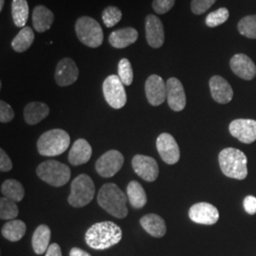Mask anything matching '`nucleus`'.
Masks as SVG:
<instances>
[{
    "instance_id": "f257e3e1",
    "label": "nucleus",
    "mask_w": 256,
    "mask_h": 256,
    "mask_svg": "<svg viewBox=\"0 0 256 256\" xmlns=\"http://www.w3.org/2000/svg\"><path fill=\"white\" fill-rule=\"evenodd\" d=\"M122 238V232L117 224L111 221L98 222L86 232V244L94 250H102L117 245Z\"/></svg>"
},
{
    "instance_id": "f03ea898",
    "label": "nucleus",
    "mask_w": 256,
    "mask_h": 256,
    "mask_svg": "<svg viewBox=\"0 0 256 256\" xmlns=\"http://www.w3.org/2000/svg\"><path fill=\"white\" fill-rule=\"evenodd\" d=\"M98 204L112 216L124 218L128 214L126 194L115 183L102 185L97 196Z\"/></svg>"
},
{
    "instance_id": "7ed1b4c3",
    "label": "nucleus",
    "mask_w": 256,
    "mask_h": 256,
    "mask_svg": "<svg viewBox=\"0 0 256 256\" xmlns=\"http://www.w3.org/2000/svg\"><path fill=\"white\" fill-rule=\"evenodd\" d=\"M220 169L226 176L236 180H245L248 176L246 155L236 148H225L218 156Z\"/></svg>"
},
{
    "instance_id": "20e7f679",
    "label": "nucleus",
    "mask_w": 256,
    "mask_h": 256,
    "mask_svg": "<svg viewBox=\"0 0 256 256\" xmlns=\"http://www.w3.org/2000/svg\"><path fill=\"white\" fill-rule=\"evenodd\" d=\"M70 137L63 129H52L42 134L37 140L38 153L44 156H56L66 151Z\"/></svg>"
},
{
    "instance_id": "39448f33",
    "label": "nucleus",
    "mask_w": 256,
    "mask_h": 256,
    "mask_svg": "<svg viewBox=\"0 0 256 256\" xmlns=\"http://www.w3.org/2000/svg\"><path fill=\"white\" fill-rule=\"evenodd\" d=\"M36 174L40 180L54 187H61L68 182L72 172L68 165L55 160H50L38 165Z\"/></svg>"
},
{
    "instance_id": "423d86ee",
    "label": "nucleus",
    "mask_w": 256,
    "mask_h": 256,
    "mask_svg": "<svg viewBox=\"0 0 256 256\" xmlns=\"http://www.w3.org/2000/svg\"><path fill=\"white\" fill-rule=\"evenodd\" d=\"M77 38L84 46L98 48L104 41V32L99 22L90 16H81L75 23Z\"/></svg>"
},
{
    "instance_id": "0eeeda50",
    "label": "nucleus",
    "mask_w": 256,
    "mask_h": 256,
    "mask_svg": "<svg viewBox=\"0 0 256 256\" xmlns=\"http://www.w3.org/2000/svg\"><path fill=\"white\" fill-rule=\"evenodd\" d=\"M95 196V185L92 178L82 174L75 178L70 185V194L68 202L70 206L82 208L92 202Z\"/></svg>"
},
{
    "instance_id": "6e6552de",
    "label": "nucleus",
    "mask_w": 256,
    "mask_h": 256,
    "mask_svg": "<svg viewBox=\"0 0 256 256\" xmlns=\"http://www.w3.org/2000/svg\"><path fill=\"white\" fill-rule=\"evenodd\" d=\"M102 93L106 102L114 110L122 108L128 102L124 84L118 75L112 74L106 78L102 84Z\"/></svg>"
},
{
    "instance_id": "1a4fd4ad",
    "label": "nucleus",
    "mask_w": 256,
    "mask_h": 256,
    "mask_svg": "<svg viewBox=\"0 0 256 256\" xmlns=\"http://www.w3.org/2000/svg\"><path fill=\"white\" fill-rule=\"evenodd\" d=\"M124 158L118 150H110L102 155L96 164L97 173L102 178H112L122 169Z\"/></svg>"
},
{
    "instance_id": "9d476101",
    "label": "nucleus",
    "mask_w": 256,
    "mask_h": 256,
    "mask_svg": "<svg viewBox=\"0 0 256 256\" xmlns=\"http://www.w3.org/2000/svg\"><path fill=\"white\" fill-rule=\"evenodd\" d=\"M156 149L162 160L167 164H176L180 158V151L174 138L162 133L156 138Z\"/></svg>"
},
{
    "instance_id": "9b49d317",
    "label": "nucleus",
    "mask_w": 256,
    "mask_h": 256,
    "mask_svg": "<svg viewBox=\"0 0 256 256\" xmlns=\"http://www.w3.org/2000/svg\"><path fill=\"white\" fill-rule=\"evenodd\" d=\"M135 173L147 182H153L158 176V165L155 158L146 155H136L132 160Z\"/></svg>"
},
{
    "instance_id": "f8f14e48",
    "label": "nucleus",
    "mask_w": 256,
    "mask_h": 256,
    "mask_svg": "<svg viewBox=\"0 0 256 256\" xmlns=\"http://www.w3.org/2000/svg\"><path fill=\"white\" fill-rule=\"evenodd\" d=\"M188 214L192 222L202 225H214L220 220L218 210L207 202L194 204Z\"/></svg>"
},
{
    "instance_id": "ddd939ff",
    "label": "nucleus",
    "mask_w": 256,
    "mask_h": 256,
    "mask_svg": "<svg viewBox=\"0 0 256 256\" xmlns=\"http://www.w3.org/2000/svg\"><path fill=\"white\" fill-rule=\"evenodd\" d=\"M79 68L72 58L64 57L61 59L55 68L54 79L60 86H68L77 81Z\"/></svg>"
},
{
    "instance_id": "4468645a",
    "label": "nucleus",
    "mask_w": 256,
    "mask_h": 256,
    "mask_svg": "<svg viewBox=\"0 0 256 256\" xmlns=\"http://www.w3.org/2000/svg\"><path fill=\"white\" fill-rule=\"evenodd\" d=\"M229 131L232 137L243 144H250L256 140V120L238 119L230 124Z\"/></svg>"
},
{
    "instance_id": "2eb2a0df",
    "label": "nucleus",
    "mask_w": 256,
    "mask_h": 256,
    "mask_svg": "<svg viewBox=\"0 0 256 256\" xmlns=\"http://www.w3.org/2000/svg\"><path fill=\"white\" fill-rule=\"evenodd\" d=\"M166 100L171 110L176 112L182 111L186 106V94L182 82L174 78H169L166 82Z\"/></svg>"
},
{
    "instance_id": "dca6fc26",
    "label": "nucleus",
    "mask_w": 256,
    "mask_h": 256,
    "mask_svg": "<svg viewBox=\"0 0 256 256\" xmlns=\"http://www.w3.org/2000/svg\"><path fill=\"white\" fill-rule=\"evenodd\" d=\"M146 95L148 102L153 106H158L166 100V82L164 79L152 74L146 82Z\"/></svg>"
},
{
    "instance_id": "f3484780",
    "label": "nucleus",
    "mask_w": 256,
    "mask_h": 256,
    "mask_svg": "<svg viewBox=\"0 0 256 256\" xmlns=\"http://www.w3.org/2000/svg\"><path fill=\"white\" fill-rule=\"evenodd\" d=\"M146 38L148 45L154 48L164 44V27L162 20L155 14H148L146 18Z\"/></svg>"
},
{
    "instance_id": "a211bd4d",
    "label": "nucleus",
    "mask_w": 256,
    "mask_h": 256,
    "mask_svg": "<svg viewBox=\"0 0 256 256\" xmlns=\"http://www.w3.org/2000/svg\"><path fill=\"white\" fill-rule=\"evenodd\" d=\"M232 72L243 80H252L256 75V66L254 61L246 54H238L230 61Z\"/></svg>"
},
{
    "instance_id": "6ab92c4d",
    "label": "nucleus",
    "mask_w": 256,
    "mask_h": 256,
    "mask_svg": "<svg viewBox=\"0 0 256 256\" xmlns=\"http://www.w3.org/2000/svg\"><path fill=\"white\" fill-rule=\"evenodd\" d=\"M210 94L214 101L218 104H228L232 100L234 90L227 80L220 75H214L210 79Z\"/></svg>"
},
{
    "instance_id": "aec40b11",
    "label": "nucleus",
    "mask_w": 256,
    "mask_h": 256,
    "mask_svg": "<svg viewBox=\"0 0 256 256\" xmlns=\"http://www.w3.org/2000/svg\"><path fill=\"white\" fill-rule=\"evenodd\" d=\"M92 156V148L90 142L84 138L75 140L68 154V162L74 166L86 164Z\"/></svg>"
},
{
    "instance_id": "412c9836",
    "label": "nucleus",
    "mask_w": 256,
    "mask_h": 256,
    "mask_svg": "<svg viewBox=\"0 0 256 256\" xmlns=\"http://www.w3.org/2000/svg\"><path fill=\"white\" fill-rule=\"evenodd\" d=\"M138 32L134 28L128 27L114 30L110 34L108 42L116 48H126L138 40Z\"/></svg>"
},
{
    "instance_id": "4be33fe9",
    "label": "nucleus",
    "mask_w": 256,
    "mask_h": 256,
    "mask_svg": "<svg viewBox=\"0 0 256 256\" xmlns=\"http://www.w3.org/2000/svg\"><path fill=\"white\" fill-rule=\"evenodd\" d=\"M54 21V14L44 5H37L32 12V26L37 32H45Z\"/></svg>"
},
{
    "instance_id": "5701e85b",
    "label": "nucleus",
    "mask_w": 256,
    "mask_h": 256,
    "mask_svg": "<svg viewBox=\"0 0 256 256\" xmlns=\"http://www.w3.org/2000/svg\"><path fill=\"white\" fill-rule=\"evenodd\" d=\"M140 226L153 238H160L166 234V224L162 216L156 214H148L140 220Z\"/></svg>"
},
{
    "instance_id": "b1692460",
    "label": "nucleus",
    "mask_w": 256,
    "mask_h": 256,
    "mask_svg": "<svg viewBox=\"0 0 256 256\" xmlns=\"http://www.w3.org/2000/svg\"><path fill=\"white\" fill-rule=\"evenodd\" d=\"M50 114V108L45 102H32L24 108V120L30 126H34L46 119Z\"/></svg>"
},
{
    "instance_id": "393cba45",
    "label": "nucleus",
    "mask_w": 256,
    "mask_h": 256,
    "mask_svg": "<svg viewBox=\"0 0 256 256\" xmlns=\"http://www.w3.org/2000/svg\"><path fill=\"white\" fill-rule=\"evenodd\" d=\"M50 229L45 224L38 226L34 230L32 239V244L36 254H43L44 252H46V250L50 247Z\"/></svg>"
},
{
    "instance_id": "a878e982",
    "label": "nucleus",
    "mask_w": 256,
    "mask_h": 256,
    "mask_svg": "<svg viewBox=\"0 0 256 256\" xmlns=\"http://www.w3.org/2000/svg\"><path fill=\"white\" fill-rule=\"evenodd\" d=\"M126 192L128 200L133 208L142 209L146 206L147 203L146 192L144 187L140 185V183L136 180L130 182L128 185Z\"/></svg>"
},
{
    "instance_id": "bb28decb",
    "label": "nucleus",
    "mask_w": 256,
    "mask_h": 256,
    "mask_svg": "<svg viewBox=\"0 0 256 256\" xmlns=\"http://www.w3.org/2000/svg\"><path fill=\"white\" fill-rule=\"evenodd\" d=\"M27 230L26 224L22 220H10L1 230V234L7 240L18 242L25 236Z\"/></svg>"
},
{
    "instance_id": "cd10ccee",
    "label": "nucleus",
    "mask_w": 256,
    "mask_h": 256,
    "mask_svg": "<svg viewBox=\"0 0 256 256\" xmlns=\"http://www.w3.org/2000/svg\"><path fill=\"white\" fill-rule=\"evenodd\" d=\"M34 30L30 27H24L16 36L14 37L12 41V48H14V52H24L27 50H28L32 43L34 42Z\"/></svg>"
},
{
    "instance_id": "c85d7f7f",
    "label": "nucleus",
    "mask_w": 256,
    "mask_h": 256,
    "mask_svg": "<svg viewBox=\"0 0 256 256\" xmlns=\"http://www.w3.org/2000/svg\"><path fill=\"white\" fill-rule=\"evenodd\" d=\"M1 192L5 198L16 202H22L25 196L23 185L16 180H7L2 183Z\"/></svg>"
},
{
    "instance_id": "c756f323",
    "label": "nucleus",
    "mask_w": 256,
    "mask_h": 256,
    "mask_svg": "<svg viewBox=\"0 0 256 256\" xmlns=\"http://www.w3.org/2000/svg\"><path fill=\"white\" fill-rule=\"evenodd\" d=\"M12 16L16 27L24 28L28 18V4L27 0H12Z\"/></svg>"
},
{
    "instance_id": "7c9ffc66",
    "label": "nucleus",
    "mask_w": 256,
    "mask_h": 256,
    "mask_svg": "<svg viewBox=\"0 0 256 256\" xmlns=\"http://www.w3.org/2000/svg\"><path fill=\"white\" fill-rule=\"evenodd\" d=\"M18 207L16 202L8 198L0 200V218L3 220H14L18 216Z\"/></svg>"
},
{
    "instance_id": "2f4dec72",
    "label": "nucleus",
    "mask_w": 256,
    "mask_h": 256,
    "mask_svg": "<svg viewBox=\"0 0 256 256\" xmlns=\"http://www.w3.org/2000/svg\"><path fill=\"white\" fill-rule=\"evenodd\" d=\"M238 28L243 36L256 39V14L243 18L238 22Z\"/></svg>"
},
{
    "instance_id": "473e14b6",
    "label": "nucleus",
    "mask_w": 256,
    "mask_h": 256,
    "mask_svg": "<svg viewBox=\"0 0 256 256\" xmlns=\"http://www.w3.org/2000/svg\"><path fill=\"white\" fill-rule=\"evenodd\" d=\"M122 18V10L116 6H108L102 14V19L106 28L114 27Z\"/></svg>"
},
{
    "instance_id": "72a5a7b5",
    "label": "nucleus",
    "mask_w": 256,
    "mask_h": 256,
    "mask_svg": "<svg viewBox=\"0 0 256 256\" xmlns=\"http://www.w3.org/2000/svg\"><path fill=\"white\" fill-rule=\"evenodd\" d=\"M118 76L120 81L126 86H130L133 82V68L128 58H122L120 60L118 64Z\"/></svg>"
},
{
    "instance_id": "f704fd0d",
    "label": "nucleus",
    "mask_w": 256,
    "mask_h": 256,
    "mask_svg": "<svg viewBox=\"0 0 256 256\" xmlns=\"http://www.w3.org/2000/svg\"><path fill=\"white\" fill-rule=\"evenodd\" d=\"M229 16L230 12L228 9L220 8L210 12L205 19V22L208 27L216 28L225 23L229 18Z\"/></svg>"
},
{
    "instance_id": "c9c22d12",
    "label": "nucleus",
    "mask_w": 256,
    "mask_h": 256,
    "mask_svg": "<svg viewBox=\"0 0 256 256\" xmlns=\"http://www.w3.org/2000/svg\"><path fill=\"white\" fill-rule=\"evenodd\" d=\"M216 0H192L191 10L194 14L200 16L206 12L216 3Z\"/></svg>"
},
{
    "instance_id": "e433bc0d",
    "label": "nucleus",
    "mask_w": 256,
    "mask_h": 256,
    "mask_svg": "<svg viewBox=\"0 0 256 256\" xmlns=\"http://www.w3.org/2000/svg\"><path fill=\"white\" fill-rule=\"evenodd\" d=\"M176 0H153L152 7L158 14H164L174 7Z\"/></svg>"
},
{
    "instance_id": "4c0bfd02",
    "label": "nucleus",
    "mask_w": 256,
    "mask_h": 256,
    "mask_svg": "<svg viewBox=\"0 0 256 256\" xmlns=\"http://www.w3.org/2000/svg\"><path fill=\"white\" fill-rule=\"evenodd\" d=\"M14 118V111L8 102L0 101V122L3 124L10 122Z\"/></svg>"
},
{
    "instance_id": "58836bf2",
    "label": "nucleus",
    "mask_w": 256,
    "mask_h": 256,
    "mask_svg": "<svg viewBox=\"0 0 256 256\" xmlns=\"http://www.w3.org/2000/svg\"><path fill=\"white\" fill-rule=\"evenodd\" d=\"M12 168V162L9 156L3 150L0 149V170L1 172H9Z\"/></svg>"
},
{
    "instance_id": "ea45409f",
    "label": "nucleus",
    "mask_w": 256,
    "mask_h": 256,
    "mask_svg": "<svg viewBox=\"0 0 256 256\" xmlns=\"http://www.w3.org/2000/svg\"><path fill=\"white\" fill-rule=\"evenodd\" d=\"M244 209L250 214H256V198L252 196H248L243 202Z\"/></svg>"
},
{
    "instance_id": "a19ab883",
    "label": "nucleus",
    "mask_w": 256,
    "mask_h": 256,
    "mask_svg": "<svg viewBox=\"0 0 256 256\" xmlns=\"http://www.w3.org/2000/svg\"><path fill=\"white\" fill-rule=\"evenodd\" d=\"M46 256H62L61 248L56 243L50 244L48 248L46 250Z\"/></svg>"
},
{
    "instance_id": "79ce46f5",
    "label": "nucleus",
    "mask_w": 256,
    "mask_h": 256,
    "mask_svg": "<svg viewBox=\"0 0 256 256\" xmlns=\"http://www.w3.org/2000/svg\"><path fill=\"white\" fill-rule=\"evenodd\" d=\"M70 256H92L88 252H84V250H81L79 248H72L70 252Z\"/></svg>"
},
{
    "instance_id": "37998d69",
    "label": "nucleus",
    "mask_w": 256,
    "mask_h": 256,
    "mask_svg": "<svg viewBox=\"0 0 256 256\" xmlns=\"http://www.w3.org/2000/svg\"><path fill=\"white\" fill-rule=\"evenodd\" d=\"M4 3H5V0H0V12L3 10V7H4Z\"/></svg>"
}]
</instances>
